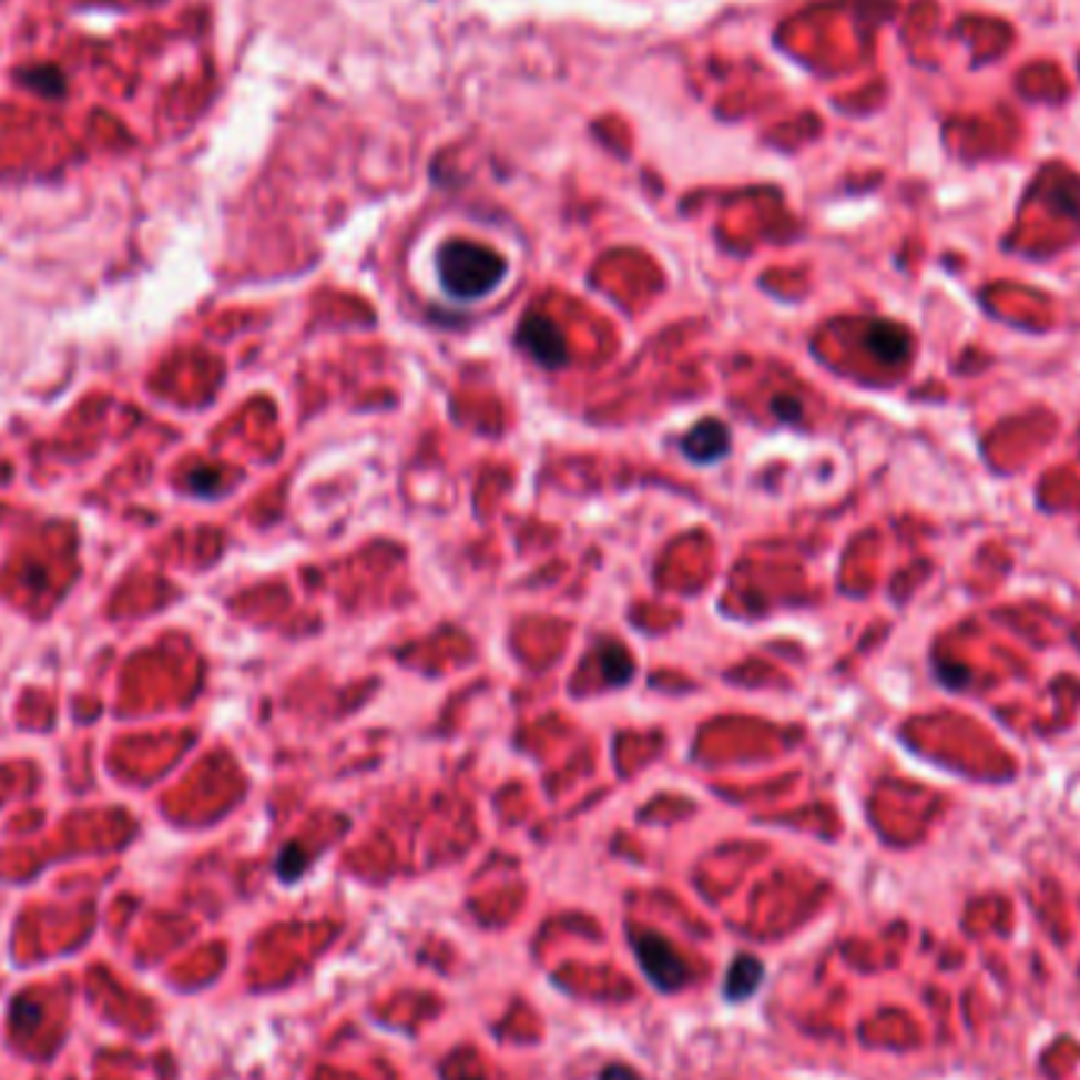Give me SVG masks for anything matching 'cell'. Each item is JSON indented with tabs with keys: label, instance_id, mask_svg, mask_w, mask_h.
<instances>
[{
	"label": "cell",
	"instance_id": "obj_1",
	"mask_svg": "<svg viewBox=\"0 0 1080 1080\" xmlns=\"http://www.w3.org/2000/svg\"><path fill=\"white\" fill-rule=\"evenodd\" d=\"M439 285L458 300H478L497 288L506 278L509 263L497 249L475 241H446L437 256Z\"/></svg>",
	"mask_w": 1080,
	"mask_h": 1080
},
{
	"label": "cell",
	"instance_id": "obj_2",
	"mask_svg": "<svg viewBox=\"0 0 1080 1080\" xmlns=\"http://www.w3.org/2000/svg\"><path fill=\"white\" fill-rule=\"evenodd\" d=\"M632 951L642 974L658 992H680L689 982V964L676 955V948L658 933H632Z\"/></svg>",
	"mask_w": 1080,
	"mask_h": 1080
},
{
	"label": "cell",
	"instance_id": "obj_3",
	"mask_svg": "<svg viewBox=\"0 0 1080 1080\" xmlns=\"http://www.w3.org/2000/svg\"><path fill=\"white\" fill-rule=\"evenodd\" d=\"M516 342H519L521 351L528 354L531 360H538L540 367H547V370H557L569 360L566 335L560 333V326L550 316H540V313L524 316Z\"/></svg>",
	"mask_w": 1080,
	"mask_h": 1080
},
{
	"label": "cell",
	"instance_id": "obj_4",
	"mask_svg": "<svg viewBox=\"0 0 1080 1080\" xmlns=\"http://www.w3.org/2000/svg\"><path fill=\"white\" fill-rule=\"evenodd\" d=\"M730 452V430L721 420H702L683 437V456L695 465H711Z\"/></svg>",
	"mask_w": 1080,
	"mask_h": 1080
},
{
	"label": "cell",
	"instance_id": "obj_5",
	"mask_svg": "<svg viewBox=\"0 0 1080 1080\" xmlns=\"http://www.w3.org/2000/svg\"><path fill=\"white\" fill-rule=\"evenodd\" d=\"M863 345L882 364H900V360L910 357V348H914L910 333L900 329V326H894V323H873L866 329V335H863Z\"/></svg>",
	"mask_w": 1080,
	"mask_h": 1080
},
{
	"label": "cell",
	"instance_id": "obj_6",
	"mask_svg": "<svg viewBox=\"0 0 1080 1080\" xmlns=\"http://www.w3.org/2000/svg\"><path fill=\"white\" fill-rule=\"evenodd\" d=\"M765 979V964L752 955H736L730 964L727 979H724V998L727 1001H746L758 992Z\"/></svg>",
	"mask_w": 1080,
	"mask_h": 1080
},
{
	"label": "cell",
	"instance_id": "obj_7",
	"mask_svg": "<svg viewBox=\"0 0 1080 1080\" xmlns=\"http://www.w3.org/2000/svg\"><path fill=\"white\" fill-rule=\"evenodd\" d=\"M17 80H20L29 92H35L39 99H63V92H67V80H63V73L54 67V63H32V67H22V70H17Z\"/></svg>",
	"mask_w": 1080,
	"mask_h": 1080
},
{
	"label": "cell",
	"instance_id": "obj_8",
	"mask_svg": "<svg viewBox=\"0 0 1080 1080\" xmlns=\"http://www.w3.org/2000/svg\"><path fill=\"white\" fill-rule=\"evenodd\" d=\"M598 666H601L603 680L610 686H625L632 680V673H635L632 658H629V651L620 642H603L598 648Z\"/></svg>",
	"mask_w": 1080,
	"mask_h": 1080
},
{
	"label": "cell",
	"instance_id": "obj_9",
	"mask_svg": "<svg viewBox=\"0 0 1080 1080\" xmlns=\"http://www.w3.org/2000/svg\"><path fill=\"white\" fill-rule=\"evenodd\" d=\"M307 866H310V856L300 844H288L275 859V873H278L282 882H297L300 875L307 873Z\"/></svg>",
	"mask_w": 1080,
	"mask_h": 1080
},
{
	"label": "cell",
	"instance_id": "obj_10",
	"mask_svg": "<svg viewBox=\"0 0 1080 1080\" xmlns=\"http://www.w3.org/2000/svg\"><path fill=\"white\" fill-rule=\"evenodd\" d=\"M938 680L945 683V686H951V689H964L967 683H970V673L964 670V666H957V664H948V661H938Z\"/></svg>",
	"mask_w": 1080,
	"mask_h": 1080
},
{
	"label": "cell",
	"instance_id": "obj_11",
	"mask_svg": "<svg viewBox=\"0 0 1080 1080\" xmlns=\"http://www.w3.org/2000/svg\"><path fill=\"white\" fill-rule=\"evenodd\" d=\"M771 408H774V415L781 417V420H799L803 417V405L796 398H787V395H777L771 401Z\"/></svg>",
	"mask_w": 1080,
	"mask_h": 1080
},
{
	"label": "cell",
	"instance_id": "obj_12",
	"mask_svg": "<svg viewBox=\"0 0 1080 1080\" xmlns=\"http://www.w3.org/2000/svg\"><path fill=\"white\" fill-rule=\"evenodd\" d=\"M218 483V475L215 471H196V475H190V487L196 490V493H208V487H215Z\"/></svg>",
	"mask_w": 1080,
	"mask_h": 1080
},
{
	"label": "cell",
	"instance_id": "obj_13",
	"mask_svg": "<svg viewBox=\"0 0 1080 1080\" xmlns=\"http://www.w3.org/2000/svg\"><path fill=\"white\" fill-rule=\"evenodd\" d=\"M598 1080H642L632 1068H625V1064H610V1068H603L601 1071V1078Z\"/></svg>",
	"mask_w": 1080,
	"mask_h": 1080
}]
</instances>
